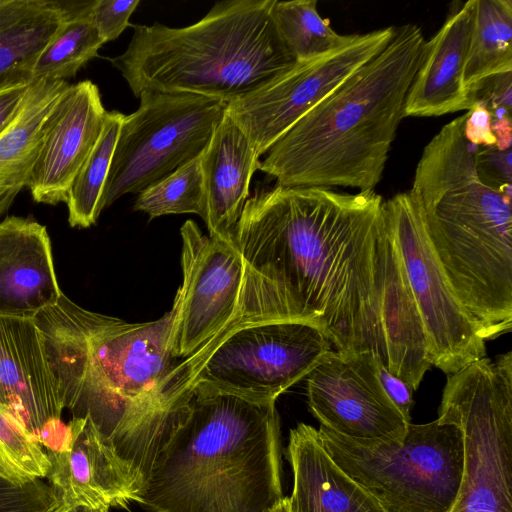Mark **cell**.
I'll list each match as a JSON object with an SVG mask.
<instances>
[{
	"label": "cell",
	"mask_w": 512,
	"mask_h": 512,
	"mask_svg": "<svg viewBox=\"0 0 512 512\" xmlns=\"http://www.w3.org/2000/svg\"><path fill=\"white\" fill-rule=\"evenodd\" d=\"M383 202L375 190L351 194L278 184L257 187L236 231L244 275L230 327L308 322L322 330L336 351H372L385 366Z\"/></svg>",
	"instance_id": "obj_1"
},
{
	"label": "cell",
	"mask_w": 512,
	"mask_h": 512,
	"mask_svg": "<svg viewBox=\"0 0 512 512\" xmlns=\"http://www.w3.org/2000/svg\"><path fill=\"white\" fill-rule=\"evenodd\" d=\"M173 404L178 425L139 503L153 512H271L284 498L276 400L197 383Z\"/></svg>",
	"instance_id": "obj_2"
},
{
	"label": "cell",
	"mask_w": 512,
	"mask_h": 512,
	"mask_svg": "<svg viewBox=\"0 0 512 512\" xmlns=\"http://www.w3.org/2000/svg\"><path fill=\"white\" fill-rule=\"evenodd\" d=\"M478 147L462 118L444 125L409 191L450 289L486 341L512 327V212L511 197L480 180Z\"/></svg>",
	"instance_id": "obj_3"
},
{
	"label": "cell",
	"mask_w": 512,
	"mask_h": 512,
	"mask_svg": "<svg viewBox=\"0 0 512 512\" xmlns=\"http://www.w3.org/2000/svg\"><path fill=\"white\" fill-rule=\"evenodd\" d=\"M425 44L416 24L396 27L379 54L274 143L258 170L284 187L375 190Z\"/></svg>",
	"instance_id": "obj_4"
},
{
	"label": "cell",
	"mask_w": 512,
	"mask_h": 512,
	"mask_svg": "<svg viewBox=\"0 0 512 512\" xmlns=\"http://www.w3.org/2000/svg\"><path fill=\"white\" fill-rule=\"evenodd\" d=\"M175 307L145 323L86 310L62 294L35 316L65 408L89 417L117 453L141 475L143 410L175 366Z\"/></svg>",
	"instance_id": "obj_5"
},
{
	"label": "cell",
	"mask_w": 512,
	"mask_h": 512,
	"mask_svg": "<svg viewBox=\"0 0 512 512\" xmlns=\"http://www.w3.org/2000/svg\"><path fill=\"white\" fill-rule=\"evenodd\" d=\"M275 0L216 2L183 28L131 24L126 50L109 61L134 96L190 93L229 103L293 67L297 60L272 16Z\"/></svg>",
	"instance_id": "obj_6"
},
{
	"label": "cell",
	"mask_w": 512,
	"mask_h": 512,
	"mask_svg": "<svg viewBox=\"0 0 512 512\" xmlns=\"http://www.w3.org/2000/svg\"><path fill=\"white\" fill-rule=\"evenodd\" d=\"M314 324L273 320L236 324L176 363L158 384L145 416L163 412L190 386L202 383L256 400H276L307 377L332 349Z\"/></svg>",
	"instance_id": "obj_7"
},
{
	"label": "cell",
	"mask_w": 512,
	"mask_h": 512,
	"mask_svg": "<svg viewBox=\"0 0 512 512\" xmlns=\"http://www.w3.org/2000/svg\"><path fill=\"white\" fill-rule=\"evenodd\" d=\"M331 459L383 512H451L463 473L461 430L436 419L407 426L401 440L355 439L320 425Z\"/></svg>",
	"instance_id": "obj_8"
},
{
	"label": "cell",
	"mask_w": 512,
	"mask_h": 512,
	"mask_svg": "<svg viewBox=\"0 0 512 512\" xmlns=\"http://www.w3.org/2000/svg\"><path fill=\"white\" fill-rule=\"evenodd\" d=\"M438 419L458 426L464 445L451 512H512V352L449 375Z\"/></svg>",
	"instance_id": "obj_9"
},
{
	"label": "cell",
	"mask_w": 512,
	"mask_h": 512,
	"mask_svg": "<svg viewBox=\"0 0 512 512\" xmlns=\"http://www.w3.org/2000/svg\"><path fill=\"white\" fill-rule=\"evenodd\" d=\"M125 115L100 199L101 212L126 194H139L199 157L228 103L190 93L142 91Z\"/></svg>",
	"instance_id": "obj_10"
},
{
	"label": "cell",
	"mask_w": 512,
	"mask_h": 512,
	"mask_svg": "<svg viewBox=\"0 0 512 512\" xmlns=\"http://www.w3.org/2000/svg\"><path fill=\"white\" fill-rule=\"evenodd\" d=\"M396 27L353 34L349 42L317 58L297 61L286 72L228 103L227 114L265 154L308 111L392 40Z\"/></svg>",
	"instance_id": "obj_11"
},
{
	"label": "cell",
	"mask_w": 512,
	"mask_h": 512,
	"mask_svg": "<svg viewBox=\"0 0 512 512\" xmlns=\"http://www.w3.org/2000/svg\"><path fill=\"white\" fill-rule=\"evenodd\" d=\"M383 216L420 312L433 365L451 375L486 357L485 340L450 289L410 191L384 201Z\"/></svg>",
	"instance_id": "obj_12"
},
{
	"label": "cell",
	"mask_w": 512,
	"mask_h": 512,
	"mask_svg": "<svg viewBox=\"0 0 512 512\" xmlns=\"http://www.w3.org/2000/svg\"><path fill=\"white\" fill-rule=\"evenodd\" d=\"M183 282L173 306L172 351L186 359L228 329L236 315L244 265L238 250L187 220L180 229Z\"/></svg>",
	"instance_id": "obj_13"
},
{
	"label": "cell",
	"mask_w": 512,
	"mask_h": 512,
	"mask_svg": "<svg viewBox=\"0 0 512 512\" xmlns=\"http://www.w3.org/2000/svg\"><path fill=\"white\" fill-rule=\"evenodd\" d=\"M372 351L327 353L307 376L308 405L322 426L355 439L401 440L408 422L385 393Z\"/></svg>",
	"instance_id": "obj_14"
},
{
	"label": "cell",
	"mask_w": 512,
	"mask_h": 512,
	"mask_svg": "<svg viewBox=\"0 0 512 512\" xmlns=\"http://www.w3.org/2000/svg\"><path fill=\"white\" fill-rule=\"evenodd\" d=\"M46 451V479L66 512H110L139 503L143 476L89 417H72L58 445Z\"/></svg>",
	"instance_id": "obj_15"
},
{
	"label": "cell",
	"mask_w": 512,
	"mask_h": 512,
	"mask_svg": "<svg viewBox=\"0 0 512 512\" xmlns=\"http://www.w3.org/2000/svg\"><path fill=\"white\" fill-rule=\"evenodd\" d=\"M0 405L54 449L65 406L34 318L0 316Z\"/></svg>",
	"instance_id": "obj_16"
},
{
	"label": "cell",
	"mask_w": 512,
	"mask_h": 512,
	"mask_svg": "<svg viewBox=\"0 0 512 512\" xmlns=\"http://www.w3.org/2000/svg\"><path fill=\"white\" fill-rule=\"evenodd\" d=\"M106 110L96 84L84 80L68 85L53 106L26 187L37 203L67 200L78 171L103 130Z\"/></svg>",
	"instance_id": "obj_17"
},
{
	"label": "cell",
	"mask_w": 512,
	"mask_h": 512,
	"mask_svg": "<svg viewBox=\"0 0 512 512\" xmlns=\"http://www.w3.org/2000/svg\"><path fill=\"white\" fill-rule=\"evenodd\" d=\"M62 294L46 227L6 217L0 222V316L34 318Z\"/></svg>",
	"instance_id": "obj_18"
},
{
	"label": "cell",
	"mask_w": 512,
	"mask_h": 512,
	"mask_svg": "<svg viewBox=\"0 0 512 512\" xmlns=\"http://www.w3.org/2000/svg\"><path fill=\"white\" fill-rule=\"evenodd\" d=\"M380 271L385 368L416 390L433 361L426 330L383 210Z\"/></svg>",
	"instance_id": "obj_19"
},
{
	"label": "cell",
	"mask_w": 512,
	"mask_h": 512,
	"mask_svg": "<svg viewBox=\"0 0 512 512\" xmlns=\"http://www.w3.org/2000/svg\"><path fill=\"white\" fill-rule=\"evenodd\" d=\"M252 143L227 114L201 154L209 236L236 248V231L260 162Z\"/></svg>",
	"instance_id": "obj_20"
},
{
	"label": "cell",
	"mask_w": 512,
	"mask_h": 512,
	"mask_svg": "<svg viewBox=\"0 0 512 512\" xmlns=\"http://www.w3.org/2000/svg\"><path fill=\"white\" fill-rule=\"evenodd\" d=\"M474 8L475 0L465 2L426 41L423 60L406 97L404 117L441 116L473 106L463 76Z\"/></svg>",
	"instance_id": "obj_21"
},
{
	"label": "cell",
	"mask_w": 512,
	"mask_h": 512,
	"mask_svg": "<svg viewBox=\"0 0 512 512\" xmlns=\"http://www.w3.org/2000/svg\"><path fill=\"white\" fill-rule=\"evenodd\" d=\"M286 455L293 471L290 512H383L331 459L311 425L291 429Z\"/></svg>",
	"instance_id": "obj_22"
},
{
	"label": "cell",
	"mask_w": 512,
	"mask_h": 512,
	"mask_svg": "<svg viewBox=\"0 0 512 512\" xmlns=\"http://www.w3.org/2000/svg\"><path fill=\"white\" fill-rule=\"evenodd\" d=\"M67 14L58 1L0 0V90L34 81L35 63Z\"/></svg>",
	"instance_id": "obj_23"
},
{
	"label": "cell",
	"mask_w": 512,
	"mask_h": 512,
	"mask_svg": "<svg viewBox=\"0 0 512 512\" xmlns=\"http://www.w3.org/2000/svg\"><path fill=\"white\" fill-rule=\"evenodd\" d=\"M68 85L66 81L34 80L16 118L0 133V202L11 204L26 187L43 141L46 120Z\"/></svg>",
	"instance_id": "obj_24"
},
{
	"label": "cell",
	"mask_w": 512,
	"mask_h": 512,
	"mask_svg": "<svg viewBox=\"0 0 512 512\" xmlns=\"http://www.w3.org/2000/svg\"><path fill=\"white\" fill-rule=\"evenodd\" d=\"M511 41L512 1L475 0L463 76L464 85L471 97L485 80L512 72Z\"/></svg>",
	"instance_id": "obj_25"
},
{
	"label": "cell",
	"mask_w": 512,
	"mask_h": 512,
	"mask_svg": "<svg viewBox=\"0 0 512 512\" xmlns=\"http://www.w3.org/2000/svg\"><path fill=\"white\" fill-rule=\"evenodd\" d=\"M93 1L63 3L67 18L39 55L33 80L74 77L104 44L91 21Z\"/></svg>",
	"instance_id": "obj_26"
},
{
	"label": "cell",
	"mask_w": 512,
	"mask_h": 512,
	"mask_svg": "<svg viewBox=\"0 0 512 512\" xmlns=\"http://www.w3.org/2000/svg\"><path fill=\"white\" fill-rule=\"evenodd\" d=\"M124 116L106 112L101 135L71 183L66 200L71 227L88 228L101 214L100 199Z\"/></svg>",
	"instance_id": "obj_27"
},
{
	"label": "cell",
	"mask_w": 512,
	"mask_h": 512,
	"mask_svg": "<svg viewBox=\"0 0 512 512\" xmlns=\"http://www.w3.org/2000/svg\"><path fill=\"white\" fill-rule=\"evenodd\" d=\"M272 16L277 30L297 61H305L331 52L352 35L335 32L327 19L317 12L316 0H275Z\"/></svg>",
	"instance_id": "obj_28"
},
{
	"label": "cell",
	"mask_w": 512,
	"mask_h": 512,
	"mask_svg": "<svg viewBox=\"0 0 512 512\" xmlns=\"http://www.w3.org/2000/svg\"><path fill=\"white\" fill-rule=\"evenodd\" d=\"M133 210L148 214L150 219L185 213L197 214L203 219L205 197L201 155L140 192Z\"/></svg>",
	"instance_id": "obj_29"
},
{
	"label": "cell",
	"mask_w": 512,
	"mask_h": 512,
	"mask_svg": "<svg viewBox=\"0 0 512 512\" xmlns=\"http://www.w3.org/2000/svg\"><path fill=\"white\" fill-rule=\"evenodd\" d=\"M50 468L39 439L0 405V478L15 485L45 479Z\"/></svg>",
	"instance_id": "obj_30"
},
{
	"label": "cell",
	"mask_w": 512,
	"mask_h": 512,
	"mask_svg": "<svg viewBox=\"0 0 512 512\" xmlns=\"http://www.w3.org/2000/svg\"><path fill=\"white\" fill-rule=\"evenodd\" d=\"M0 512H66L43 479L15 485L0 478Z\"/></svg>",
	"instance_id": "obj_31"
},
{
	"label": "cell",
	"mask_w": 512,
	"mask_h": 512,
	"mask_svg": "<svg viewBox=\"0 0 512 512\" xmlns=\"http://www.w3.org/2000/svg\"><path fill=\"white\" fill-rule=\"evenodd\" d=\"M139 4V0H94L91 21L104 43L131 27L129 18Z\"/></svg>",
	"instance_id": "obj_32"
},
{
	"label": "cell",
	"mask_w": 512,
	"mask_h": 512,
	"mask_svg": "<svg viewBox=\"0 0 512 512\" xmlns=\"http://www.w3.org/2000/svg\"><path fill=\"white\" fill-rule=\"evenodd\" d=\"M476 169L483 183L511 197V148L500 150L496 145L479 146Z\"/></svg>",
	"instance_id": "obj_33"
},
{
	"label": "cell",
	"mask_w": 512,
	"mask_h": 512,
	"mask_svg": "<svg viewBox=\"0 0 512 512\" xmlns=\"http://www.w3.org/2000/svg\"><path fill=\"white\" fill-rule=\"evenodd\" d=\"M376 366L380 383L388 398L402 414L404 419L408 423H411L410 412L413 406V387L391 374L385 368L381 360H377Z\"/></svg>",
	"instance_id": "obj_34"
},
{
	"label": "cell",
	"mask_w": 512,
	"mask_h": 512,
	"mask_svg": "<svg viewBox=\"0 0 512 512\" xmlns=\"http://www.w3.org/2000/svg\"><path fill=\"white\" fill-rule=\"evenodd\" d=\"M464 133L467 140L474 145H496V138L491 129L490 113L482 101L476 100L467 111Z\"/></svg>",
	"instance_id": "obj_35"
},
{
	"label": "cell",
	"mask_w": 512,
	"mask_h": 512,
	"mask_svg": "<svg viewBox=\"0 0 512 512\" xmlns=\"http://www.w3.org/2000/svg\"><path fill=\"white\" fill-rule=\"evenodd\" d=\"M30 84L0 90V133L16 118Z\"/></svg>",
	"instance_id": "obj_36"
},
{
	"label": "cell",
	"mask_w": 512,
	"mask_h": 512,
	"mask_svg": "<svg viewBox=\"0 0 512 512\" xmlns=\"http://www.w3.org/2000/svg\"><path fill=\"white\" fill-rule=\"evenodd\" d=\"M271 512H290L288 497H284L281 502H279Z\"/></svg>",
	"instance_id": "obj_37"
},
{
	"label": "cell",
	"mask_w": 512,
	"mask_h": 512,
	"mask_svg": "<svg viewBox=\"0 0 512 512\" xmlns=\"http://www.w3.org/2000/svg\"><path fill=\"white\" fill-rule=\"evenodd\" d=\"M9 206H10V203H8V202H0V215L3 212H5Z\"/></svg>",
	"instance_id": "obj_38"
}]
</instances>
